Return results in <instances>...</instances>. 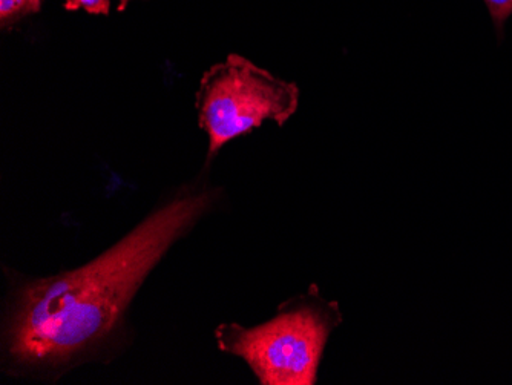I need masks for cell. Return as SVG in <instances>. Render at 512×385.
I'll return each instance as SVG.
<instances>
[{"mask_svg":"<svg viewBox=\"0 0 512 385\" xmlns=\"http://www.w3.org/2000/svg\"><path fill=\"white\" fill-rule=\"evenodd\" d=\"M486 7L490 10L491 19H493L494 27L497 28L499 34H502L503 25L512 14V0H483Z\"/></svg>","mask_w":512,"mask_h":385,"instance_id":"6","label":"cell"},{"mask_svg":"<svg viewBox=\"0 0 512 385\" xmlns=\"http://www.w3.org/2000/svg\"><path fill=\"white\" fill-rule=\"evenodd\" d=\"M296 83L273 76L240 54H229L201 77L195 94L198 126L207 135V165L232 140L261 128L284 126L298 111Z\"/></svg>","mask_w":512,"mask_h":385,"instance_id":"3","label":"cell"},{"mask_svg":"<svg viewBox=\"0 0 512 385\" xmlns=\"http://www.w3.org/2000/svg\"><path fill=\"white\" fill-rule=\"evenodd\" d=\"M43 0H0V28L13 30L23 19L39 14Z\"/></svg>","mask_w":512,"mask_h":385,"instance_id":"4","label":"cell"},{"mask_svg":"<svg viewBox=\"0 0 512 385\" xmlns=\"http://www.w3.org/2000/svg\"><path fill=\"white\" fill-rule=\"evenodd\" d=\"M66 11L83 10L91 16H109L111 0H65Z\"/></svg>","mask_w":512,"mask_h":385,"instance_id":"5","label":"cell"},{"mask_svg":"<svg viewBox=\"0 0 512 385\" xmlns=\"http://www.w3.org/2000/svg\"><path fill=\"white\" fill-rule=\"evenodd\" d=\"M131 2L132 0H119V7H117V11H119V13H123Z\"/></svg>","mask_w":512,"mask_h":385,"instance_id":"7","label":"cell"},{"mask_svg":"<svg viewBox=\"0 0 512 385\" xmlns=\"http://www.w3.org/2000/svg\"><path fill=\"white\" fill-rule=\"evenodd\" d=\"M217 200L218 189L183 186L83 266L48 277L11 274L2 315L5 372L54 382L117 355L138 290Z\"/></svg>","mask_w":512,"mask_h":385,"instance_id":"1","label":"cell"},{"mask_svg":"<svg viewBox=\"0 0 512 385\" xmlns=\"http://www.w3.org/2000/svg\"><path fill=\"white\" fill-rule=\"evenodd\" d=\"M341 324L338 301L325 300L312 284L278 306L272 320L255 327L223 323L215 339L221 352L243 359L261 385H315L325 346Z\"/></svg>","mask_w":512,"mask_h":385,"instance_id":"2","label":"cell"}]
</instances>
